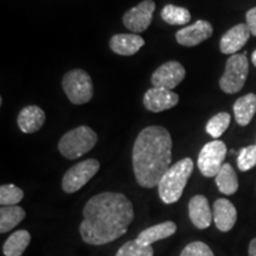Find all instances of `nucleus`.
Wrapping results in <instances>:
<instances>
[{"label": "nucleus", "instance_id": "obj_23", "mask_svg": "<svg viewBox=\"0 0 256 256\" xmlns=\"http://www.w3.org/2000/svg\"><path fill=\"white\" fill-rule=\"evenodd\" d=\"M162 20L170 25H185L191 20V14L188 8L176 5H166L162 10Z\"/></svg>", "mask_w": 256, "mask_h": 256}, {"label": "nucleus", "instance_id": "obj_8", "mask_svg": "<svg viewBox=\"0 0 256 256\" xmlns=\"http://www.w3.org/2000/svg\"><path fill=\"white\" fill-rule=\"evenodd\" d=\"M100 170V162L96 159H87L70 168L64 174L62 188L66 194H74L88 183Z\"/></svg>", "mask_w": 256, "mask_h": 256}, {"label": "nucleus", "instance_id": "obj_6", "mask_svg": "<svg viewBox=\"0 0 256 256\" xmlns=\"http://www.w3.org/2000/svg\"><path fill=\"white\" fill-rule=\"evenodd\" d=\"M62 86L69 101L74 104H84L92 98V82L88 72L74 69L64 75Z\"/></svg>", "mask_w": 256, "mask_h": 256}, {"label": "nucleus", "instance_id": "obj_20", "mask_svg": "<svg viewBox=\"0 0 256 256\" xmlns=\"http://www.w3.org/2000/svg\"><path fill=\"white\" fill-rule=\"evenodd\" d=\"M31 235L28 230H17L6 240L2 246L5 256H22L30 244Z\"/></svg>", "mask_w": 256, "mask_h": 256}, {"label": "nucleus", "instance_id": "obj_12", "mask_svg": "<svg viewBox=\"0 0 256 256\" xmlns=\"http://www.w3.org/2000/svg\"><path fill=\"white\" fill-rule=\"evenodd\" d=\"M212 25L206 20H197L190 26L176 32V40L183 46H196L212 36Z\"/></svg>", "mask_w": 256, "mask_h": 256}, {"label": "nucleus", "instance_id": "obj_4", "mask_svg": "<svg viewBox=\"0 0 256 256\" xmlns=\"http://www.w3.org/2000/svg\"><path fill=\"white\" fill-rule=\"evenodd\" d=\"M98 142V134L90 127L80 126L69 130L58 142V150L64 158L78 159L88 153Z\"/></svg>", "mask_w": 256, "mask_h": 256}, {"label": "nucleus", "instance_id": "obj_24", "mask_svg": "<svg viewBox=\"0 0 256 256\" xmlns=\"http://www.w3.org/2000/svg\"><path fill=\"white\" fill-rule=\"evenodd\" d=\"M230 120H232V116H230L229 113L222 112V113L216 114L215 116H212L209 121H208L206 126V133L209 134L210 136H212L214 139H218V138L228 130Z\"/></svg>", "mask_w": 256, "mask_h": 256}, {"label": "nucleus", "instance_id": "obj_25", "mask_svg": "<svg viewBox=\"0 0 256 256\" xmlns=\"http://www.w3.org/2000/svg\"><path fill=\"white\" fill-rule=\"evenodd\" d=\"M24 192L14 184L2 185L0 188V204L2 206H17L23 200Z\"/></svg>", "mask_w": 256, "mask_h": 256}, {"label": "nucleus", "instance_id": "obj_29", "mask_svg": "<svg viewBox=\"0 0 256 256\" xmlns=\"http://www.w3.org/2000/svg\"><path fill=\"white\" fill-rule=\"evenodd\" d=\"M246 19H247V25L250 30V34L256 37V8L249 10L246 14Z\"/></svg>", "mask_w": 256, "mask_h": 256}, {"label": "nucleus", "instance_id": "obj_5", "mask_svg": "<svg viewBox=\"0 0 256 256\" xmlns=\"http://www.w3.org/2000/svg\"><path fill=\"white\" fill-rule=\"evenodd\" d=\"M249 72L247 52L235 54L226 60V70L220 80V87L226 94H236L244 86Z\"/></svg>", "mask_w": 256, "mask_h": 256}, {"label": "nucleus", "instance_id": "obj_21", "mask_svg": "<svg viewBox=\"0 0 256 256\" xmlns=\"http://www.w3.org/2000/svg\"><path fill=\"white\" fill-rule=\"evenodd\" d=\"M216 185L218 188L220 192H222L223 194L230 196L234 194L238 188V174H236L235 170L232 168V166L226 162L222 166V168L220 170V172L215 177Z\"/></svg>", "mask_w": 256, "mask_h": 256}, {"label": "nucleus", "instance_id": "obj_31", "mask_svg": "<svg viewBox=\"0 0 256 256\" xmlns=\"http://www.w3.org/2000/svg\"><path fill=\"white\" fill-rule=\"evenodd\" d=\"M252 64H254V66H256V50L254 51V52L252 54Z\"/></svg>", "mask_w": 256, "mask_h": 256}, {"label": "nucleus", "instance_id": "obj_7", "mask_svg": "<svg viewBox=\"0 0 256 256\" xmlns=\"http://www.w3.org/2000/svg\"><path fill=\"white\" fill-rule=\"evenodd\" d=\"M226 156V146L220 140H214L206 144L198 156V168L206 178L216 177L224 165Z\"/></svg>", "mask_w": 256, "mask_h": 256}, {"label": "nucleus", "instance_id": "obj_28", "mask_svg": "<svg viewBox=\"0 0 256 256\" xmlns=\"http://www.w3.org/2000/svg\"><path fill=\"white\" fill-rule=\"evenodd\" d=\"M180 256H215L210 247L204 242L194 241L185 246Z\"/></svg>", "mask_w": 256, "mask_h": 256}, {"label": "nucleus", "instance_id": "obj_10", "mask_svg": "<svg viewBox=\"0 0 256 256\" xmlns=\"http://www.w3.org/2000/svg\"><path fill=\"white\" fill-rule=\"evenodd\" d=\"M184 66L177 60H170L159 66L152 75V84L154 88H164L172 90L180 84L185 78Z\"/></svg>", "mask_w": 256, "mask_h": 256}, {"label": "nucleus", "instance_id": "obj_22", "mask_svg": "<svg viewBox=\"0 0 256 256\" xmlns=\"http://www.w3.org/2000/svg\"><path fill=\"white\" fill-rule=\"evenodd\" d=\"M25 218V211L18 206H2L0 209V232L5 234Z\"/></svg>", "mask_w": 256, "mask_h": 256}, {"label": "nucleus", "instance_id": "obj_30", "mask_svg": "<svg viewBox=\"0 0 256 256\" xmlns=\"http://www.w3.org/2000/svg\"><path fill=\"white\" fill-rule=\"evenodd\" d=\"M248 254L249 256H256V238H252V242L249 243Z\"/></svg>", "mask_w": 256, "mask_h": 256}, {"label": "nucleus", "instance_id": "obj_27", "mask_svg": "<svg viewBox=\"0 0 256 256\" xmlns=\"http://www.w3.org/2000/svg\"><path fill=\"white\" fill-rule=\"evenodd\" d=\"M256 165V144L242 148L238 156V166L242 172H247Z\"/></svg>", "mask_w": 256, "mask_h": 256}, {"label": "nucleus", "instance_id": "obj_14", "mask_svg": "<svg viewBox=\"0 0 256 256\" xmlns=\"http://www.w3.org/2000/svg\"><path fill=\"white\" fill-rule=\"evenodd\" d=\"M188 216L192 224L198 229H208L211 226L214 212L211 211L206 197L197 194L192 197L188 203Z\"/></svg>", "mask_w": 256, "mask_h": 256}, {"label": "nucleus", "instance_id": "obj_15", "mask_svg": "<svg viewBox=\"0 0 256 256\" xmlns=\"http://www.w3.org/2000/svg\"><path fill=\"white\" fill-rule=\"evenodd\" d=\"M214 220L220 232H230L238 220V211L232 202L220 198L214 204Z\"/></svg>", "mask_w": 256, "mask_h": 256}, {"label": "nucleus", "instance_id": "obj_13", "mask_svg": "<svg viewBox=\"0 0 256 256\" xmlns=\"http://www.w3.org/2000/svg\"><path fill=\"white\" fill-rule=\"evenodd\" d=\"M250 30L247 24H238L230 28L220 38V49L222 54H232L235 55L238 51L246 46L249 37H250Z\"/></svg>", "mask_w": 256, "mask_h": 256}, {"label": "nucleus", "instance_id": "obj_2", "mask_svg": "<svg viewBox=\"0 0 256 256\" xmlns=\"http://www.w3.org/2000/svg\"><path fill=\"white\" fill-rule=\"evenodd\" d=\"M133 170L138 184L146 188L158 186L171 168L172 139L162 126L144 128L133 146Z\"/></svg>", "mask_w": 256, "mask_h": 256}, {"label": "nucleus", "instance_id": "obj_3", "mask_svg": "<svg viewBox=\"0 0 256 256\" xmlns=\"http://www.w3.org/2000/svg\"><path fill=\"white\" fill-rule=\"evenodd\" d=\"M194 171V162L184 158L172 165L162 176L158 184L159 196L165 204H174L179 200Z\"/></svg>", "mask_w": 256, "mask_h": 256}, {"label": "nucleus", "instance_id": "obj_1", "mask_svg": "<svg viewBox=\"0 0 256 256\" xmlns=\"http://www.w3.org/2000/svg\"><path fill=\"white\" fill-rule=\"evenodd\" d=\"M83 217L80 226L83 241L92 246L107 244L127 232L134 220L133 204L122 194L102 192L87 202Z\"/></svg>", "mask_w": 256, "mask_h": 256}, {"label": "nucleus", "instance_id": "obj_26", "mask_svg": "<svg viewBox=\"0 0 256 256\" xmlns=\"http://www.w3.org/2000/svg\"><path fill=\"white\" fill-rule=\"evenodd\" d=\"M153 254H154V250L151 246L144 247L136 240H133V241H128L121 246L115 256H153Z\"/></svg>", "mask_w": 256, "mask_h": 256}, {"label": "nucleus", "instance_id": "obj_11", "mask_svg": "<svg viewBox=\"0 0 256 256\" xmlns=\"http://www.w3.org/2000/svg\"><path fill=\"white\" fill-rule=\"evenodd\" d=\"M179 102V96L172 90L164 88H151L144 95V106L147 110L160 113L176 107Z\"/></svg>", "mask_w": 256, "mask_h": 256}, {"label": "nucleus", "instance_id": "obj_19", "mask_svg": "<svg viewBox=\"0 0 256 256\" xmlns=\"http://www.w3.org/2000/svg\"><path fill=\"white\" fill-rule=\"evenodd\" d=\"M256 113V95L247 94L238 100H236L234 104V115L235 120L240 126H247L254 118Z\"/></svg>", "mask_w": 256, "mask_h": 256}, {"label": "nucleus", "instance_id": "obj_16", "mask_svg": "<svg viewBox=\"0 0 256 256\" xmlns=\"http://www.w3.org/2000/svg\"><path fill=\"white\" fill-rule=\"evenodd\" d=\"M144 46H145L144 38L134 34H115L110 40L112 51L121 56H133Z\"/></svg>", "mask_w": 256, "mask_h": 256}, {"label": "nucleus", "instance_id": "obj_18", "mask_svg": "<svg viewBox=\"0 0 256 256\" xmlns=\"http://www.w3.org/2000/svg\"><path fill=\"white\" fill-rule=\"evenodd\" d=\"M176 232H177V226H176V223L172 222V220H166V222L159 223L156 224V226H150V228L142 230V232L138 235L136 241L139 243V244L144 246V247H148L152 243L170 238V236L176 234Z\"/></svg>", "mask_w": 256, "mask_h": 256}, {"label": "nucleus", "instance_id": "obj_17", "mask_svg": "<svg viewBox=\"0 0 256 256\" xmlns=\"http://www.w3.org/2000/svg\"><path fill=\"white\" fill-rule=\"evenodd\" d=\"M46 122V113L38 106H28L18 115L17 124L23 133H34Z\"/></svg>", "mask_w": 256, "mask_h": 256}, {"label": "nucleus", "instance_id": "obj_9", "mask_svg": "<svg viewBox=\"0 0 256 256\" xmlns=\"http://www.w3.org/2000/svg\"><path fill=\"white\" fill-rule=\"evenodd\" d=\"M154 10L156 4L153 0H144L124 14V25L136 34L144 32L151 25Z\"/></svg>", "mask_w": 256, "mask_h": 256}]
</instances>
